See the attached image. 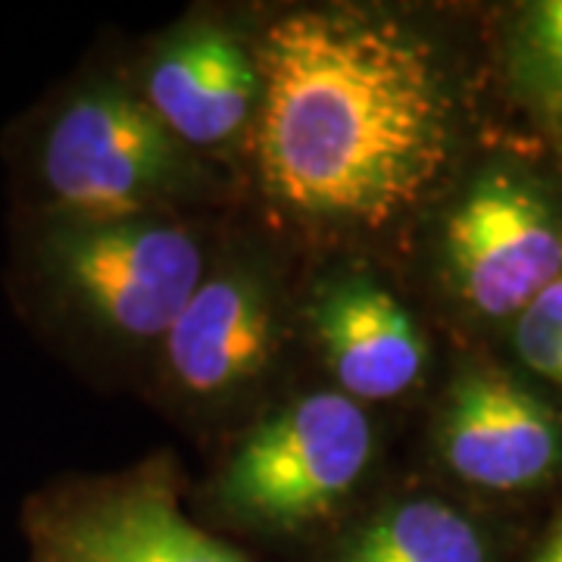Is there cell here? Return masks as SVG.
<instances>
[{
	"mask_svg": "<svg viewBox=\"0 0 562 562\" xmlns=\"http://www.w3.org/2000/svg\"><path fill=\"white\" fill-rule=\"evenodd\" d=\"M435 276L457 316L503 331L562 279V176L547 150L462 166L441 198Z\"/></svg>",
	"mask_w": 562,
	"mask_h": 562,
	"instance_id": "cell-4",
	"label": "cell"
},
{
	"mask_svg": "<svg viewBox=\"0 0 562 562\" xmlns=\"http://www.w3.org/2000/svg\"><path fill=\"white\" fill-rule=\"evenodd\" d=\"M306 319L338 391L357 403L401 401L428 372V338L406 303L366 272L322 284Z\"/></svg>",
	"mask_w": 562,
	"mask_h": 562,
	"instance_id": "cell-9",
	"label": "cell"
},
{
	"mask_svg": "<svg viewBox=\"0 0 562 562\" xmlns=\"http://www.w3.org/2000/svg\"><path fill=\"white\" fill-rule=\"evenodd\" d=\"M29 220L169 216L198 179L191 147L116 79L63 88L16 138Z\"/></svg>",
	"mask_w": 562,
	"mask_h": 562,
	"instance_id": "cell-2",
	"label": "cell"
},
{
	"mask_svg": "<svg viewBox=\"0 0 562 562\" xmlns=\"http://www.w3.org/2000/svg\"><path fill=\"white\" fill-rule=\"evenodd\" d=\"M513 366L562 401V279L543 288L506 328Z\"/></svg>",
	"mask_w": 562,
	"mask_h": 562,
	"instance_id": "cell-13",
	"label": "cell"
},
{
	"mask_svg": "<svg viewBox=\"0 0 562 562\" xmlns=\"http://www.w3.org/2000/svg\"><path fill=\"white\" fill-rule=\"evenodd\" d=\"M316 562H519L497 513L450 494H401L325 543Z\"/></svg>",
	"mask_w": 562,
	"mask_h": 562,
	"instance_id": "cell-11",
	"label": "cell"
},
{
	"mask_svg": "<svg viewBox=\"0 0 562 562\" xmlns=\"http://www.w3.org/2000/svg\"><path fill=\"white\" fill-rule=\"evenodd\" d=\"M375 460V425L341 391H306L260 419L222 462L210 501L222 522L272 541L331 522Z\"/></svg>",
	"mask_w": 562,
	"mask_h": 562,
	"instance_id": "cell-5",
	"label": "cell"
},
{
	"mask_svg": "<svg viewBox=\"0 0 562 562\" xmlns=\"http://www.w3.org/2000/svg\"><path fill=\"white\" fill-rule=\"evenodd\" d=\"M254 157L262 194L319 235H379L443 198L465 162L457 60L372 7L291 10L257 47Z\"/></svg>",
	"mask_w": 562,
	"mask_h": 562,
	"instance_id": "cell-1",
	"label": "cell"
},
{
	"mask_svg": "<svg viewBox=\"0 0 562 562\" xmlns=\"http://www.w3.org/2000/svg\"><path fill=\"white\" fill-rule=\"evenodd\" d=\"M20 269L57 325L135 347L162 341L206 276V254L172 216L29 220Z\"/></svg>",
	"mask_w": 562,
	"mask_h": 562,
	"instance_id": "cell-3",
	"label": "cell"
},
{
	"mask_svg": "<svg viewBox=\"0 0 562 562\" xmlns=\"http://www.w3.org/2000/svg\"><path fill=\"white\" fill-rule=\"evenodd\" d=\"M431 447L462 501L491 513L541 501L562 482V401L513 362L469 357L443 387Z\"/></svg>",
	"mask_w": 562,
	"mask_h": 562,
	"instance_id": "cell-7",
	"label": "cell"
},
{
	"mask_svg": "<svg viewBox=\"0 0 562 562\" xmlns=\"http://www.w3.org/2000/svg\"><path fill=\"white\" fill-rule=\"evenodd\" d=\"M522 562H562V516L543 531L541 541L525 553Z\"/></svg>",
	"mask_w": 562,
	"mask_h": 562,
	"instance_id": "cell-14",
	"label": "cell"
},
{
	"mask_svg": "<svg viewBox=\"0 0 562 562\" xmlns=\"http://www.w3.org/2000/svg\"><path fill=\"white\" fill-rule=\"evenodd\" d=\"M497 69L562 176V0L519 3L503 16Z\"/></svg>",
	"mask_w": 562,
	"mask_h": 562,
	"instance_id": "cell-12",
	"label": "cell"
},
{
	"mask_svg": "<svg viewBox=\"0 0 562 562\" xmlns=\"http://www.w3.org/2000/svg\"><path fill=\"white\" fill-rule=\"evenodd\" d=\"M140 98L184 147H222L254 125L257 57L220 25H191L157 50Z\"/></svg>",
	"mask_w": 562,
	"mask_h": 562,
	"instance_id": "cell-10",
	"label": "cell"
},
{
	"mask_svg": "<svg viewBox=\"0 0 562 562\" xmlns=\"http://www.w3.org/2000/svg\"><path fill=\"white\" fill-rule=\"evenodd\" d=\"M160 344L166 375L188 401L241 397L279 350V310L266 276L247 262L203 276Z\"/></svg>",
	"mask_w": 562,
	"mask_h": 562,
	"instance_id": "cell-8",
	"label": "cell"
},
{
	"mask_svg": "<svg viewBox=\"0 0 562 562\" xmlns=\"http://www.w3.org/2000/svg\"><path fill=\"white\" fill-rule=\"evenodd\" d=\"M169 450L103 475H63L20 513L25 562H254L181 506Z\"/></svg>",
	"mask_w": 562,
	"mask_h": 562,
	"instance_id": "cell-6",
	"label": "cell"
}]
</instances>
